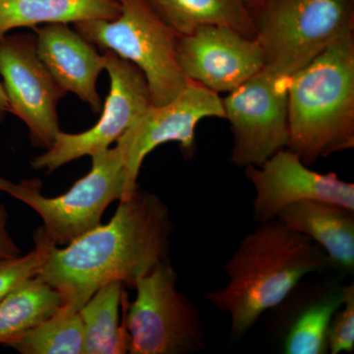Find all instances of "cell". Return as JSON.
I'll list each match as a JSON object with an SVG mask.
<instances>
[{"mask_svg":"<svg viewBox=\"0 0 354 354\" xmlns=\"http://www.w3.org/2000/svg\"><path fill=\"white\" fill-rule=\"evenodd\" d=\"M171 211L160 197L137 190L120 201L109 223L64 248L55 245L36 278L60 293L62 304L80 310L113 281L134 288L137 279L169 259Z\"/></svg>","mask_w":354,"mask_h":354,"instance_id":"cell-1","label":"cell"},{"mask_svg":"<svg viewBox=\"0 0 354 354\" xmlns=\"http://www.w3.org/2000/svg\"><path fill=\"white\" fill-rule=\"evenodd\" d=\"M330 267L329 258L315 242L274 218L259 223L241 239L223 266L227 283L205 297L218 311L228 314L230 337L239 339L307 276Z\"/></svg>","mask_w":354,"mask_h":354,"instance_id":"cell-2","label":"cell"},{"mask_svg":"<svg viewBox=\"0 0 354 354\" xmlns=\"http://www.w3.org/2000/svg\"><path fill=\"white\" fill-rule=\"evenodd\" d=\"M288 142L306 165L354 147V31L290 77Z\"/></svg>","mask_w":354,"mask_h":354,"instance_id":"cell-3","label":"cell"},{"mask_svg":"<svg viewBox=\"0 0 354 354\" xmlns=\"http://www.w3.org/2000/svg\"><path fill=\"white\" fill-rule=\"evenodd\" d=\"M113 20L74 24V29L97 48L111 50L141 70L153 106H162L181 94L190 80L176 58L178 34L147 0H120Z\"/></svg>","mask_w":354,"mask_h":354,"instance_id":"cell-4","label":"cell"},{"mask_svg":"<svg viewBox=\"0 0 354 354\" xmlns=\"http://www.w3.org/2000/svg\"><path fill=\"white\" fill-rule=\"evenodd\" d=\"M256 4L259 10L252 19L264 67L279 75H293L335 39L354 31L353 0H259Z\"/></svg>","mask_w":354,"mask_h":354,"instance_id":"cell-5","label":"cell"},{"mask_svg":"<svg viewBox=\"0 0 354 354\" xmlns=\"http://www.w3.org/2000/svg\"><path fill=\"white\" fill-rule=\"evenodd\" d=\"M91 158V171L59 196H44L43 183L36 178L16 183L0 176V191L38 213L41 227L55 245H67L99 227L109 204L120 200L124 190V158L120 144Z\"/></svg>","mask_w":354,"mask_h":354,"instance_id":"cell-6","label":"cell"},{"mask_svg":"<svg viewBox=\"0 0 354 354\" xmlns=\"http://www.w3.org/2000/svg\"><path fill=\"white\" fill-rule=\"evenodd\" d=\"M177 274L162 261L135 283L128 306L130 354H188L206 348L207 333L196 305L177 288Z\"/></svg>","mask_w":354,"mask_h":354,"instance_id":"cell-7","label":"cell"},{"mask_svg":"<svg viewBox=\"0 0 354 354\" xmlns=\"http://www.w3.org/2000/svg\"><path fill=\"white\" fill-rule=\"evenodd\" d=\"M288 81L264 67L221 99L232 133V164L259 167L286 148Z\"/></svg>","mask_w":354,"mask_h":354,"instance_id":"cell-8","label":"cell"},{"mask_svg":"<svg viewBox=\"0 0 354 354\" xmlns=\"http://www.w3.org/2000/svg\"><path fill=\"white\" fill-rule=\"evenodd\" d=\"M104 53L111 90L99 121L87 131L58 133L53 146L32 158V169L51 172L78 158L108 150L152 104L141 70L113 51Z\"/></svg>","mask_w":354,"mask_h":354,"instance_id":"cell-9","label":"cell"},{"mask_svg":"<svg viewBox=\"0 0 354 354\" xmlns=\"http://www.w3.org/2000/svg\"><path fill=\"white\" fill-rule=\"evenodd\" d=\"M207 118H225L223 100L218 93L194 81L190 80L171 102L162 106L151 104L116 141L124 158V190L120 201L129 199L138 190L142 164L157 147L177 142L184 157L192 158L196 150L197 124Z\"/></svg>","mask_w":354,"mask_h":354,"instance_id":"cell-10","label":"cell"},{"mask_svg":"<svg viewBox=\"0 0 354 354\" xmlns=\"http://www.w3.org/2000/svg\"><path fill=\"white\" fill-rule=\"evenodd\" d=\"M0 76L9 113L24 122L32 145L48 150L62 131L57 106L67 93L39 58L36 35L0 39Z\"/></svg>","mask_w":354,"mask_h":354,"instance_id":"cell-11","label":"cell"},{"mask_svg":"<svg viewBox=\"0 0 354 354\" xmlns=\"http://www.w3.org/2000/svg\"><path fill=\"white\" fill-rule=\"evenodd\" d=\"M255 189L253 218L257 223L274 220L286 207L302 201H322L354 209V184L335 172L312 171L299 156L283 148L259 165L245 167Z\"/></svg>","mask_w":354,"mask_h":354,"instance_id":"cell-12","label":"cell"},{"mask_svg":"<svg viewBox=\"0 0 354 354\" xmlns=\"http://www.w3.org/2000/svg\"><path fill=\"white\" fill-rule=\"evenodd\" d=\"M179 66L191 81L215 93H230L264 68L262 50L223 25H203L177 41Z\"/></svg>","mask_w":354,"mask_h":354,"instance_id":"cell-13","label":"cell"},{"mask_svg":"<svg viewBox=\"0 0 354 354\" xmlns=\"http://www.w3.org/2000/svg\"><path fill=\"white\" fill-rule=\"evenodd\" d=\"M41 62L65 92L73 93L93 113L101 111L97 79L106 70V57L70 24L55 23L34 28Z\"/></svg>","mask_w":354,"mask_h":354,"instance_id":"cell-14","label":"cell"},{"mask_svg":"<svg viewBox=\"0 0 354 354\" xmlns=\"http://www.w3.org/2000/svg\"><path fill=\"white\" fill-rule=\"evenodd\" d=\"M344 288L337 283L304 286L301 281L277 306L283 311L278 328L281 353H329L328 329L344 302Z\"/></svg>","mask_w":354,"mask_h":354,"instance_id":"cell-15","label":"cell"},{"mask_svg":"<svg viewBox=\"0 0 354 354\" xmlns=\"http://www.w3.org/2000/svg\"><path fill=\"white\" fill-rule=\"evenodd\" d=\"M279 221L308 236L342 274L354 272V209L322 201L290 205Z\"/></svg>","mask_w":354,"mask_h":354,"instance_id":"cell-16","label":"cell"},{"mask_svg":"<svg viewBox=\"0 0 354 354\" xmlns=\"http://www.w3.org/2000/svg\"><path fill=\"white\" fill-rule=\"evenodd\" d=\"M120 12V0H0V39L20 28L113 20Z\"/></svg>","mask_w":354,"mask_h":354,"instance_id":"cell-17","label":"cell"},{"mask_svg":"<svg viewBox=\"0 0 354 354\" xmlns=\"http://www.w3.org/2000/svg\"><path fill=\"white\" fill-rule=\"evenodd\" d=\"M121 281L102 286L79 310L84 329L83 353H129V301Z\"/></svg>","mask_w":354,"mask_h":354,"instance_id":"cell-18","label":"cell"},{"mask_svg":"<svg viewBox=\"0 0 354 354\" xmlns=\"http://www.w3.org/2000/svg\"><path fill=\"white\" fill-rule=\"evenodd\" d=\"M178 34H190L203 25H223L256 39L255 26L244 0H147Z\"/></svg>","mask_w":354,"mask_h":354,"instance_id":"cell-19","label":"cell"},{"mask_svg":"<svg viewBox=\"0 0 354 354\" xmlns=\"http://www.w3.org/2000/svg\"><path fill=\"white\" fill-rule=\"evenodd\" d=\"M60 293L36 277L0 301V344H7L43 322L62 306Z\"/></svg>","mask_w":354,"mask_h":354,"instance_id":"cell-20","label":"cell"},{"mask_svg":"<svg viewBox=\"0 0 354 354\" xmlns=\"http://www.w3.org/2000/svg\"><path fill=\"white\" fill-rule=\"evenodd\" d=\"M84 329L79 310L62 304L53 315L8 342L23 354L83 353Z\"/></svg>","mask_w":354,"mask_h":354,"instance_id":"cell-21","label":"cell"},{"mask_svg":"<svg viewBox=\"0 0 354 354\" xmlns=\"http://www.w3.org/2000/svg\"><path fill=\"white\" fill-rule=\"evenodd\" d=\"M55 245L44 228L39 227L35 232L34 247L29 253L0 260V301L21 283L37 276Z\"/></svg>","mask_w":354,"mask_h":354,"instance_id":"cell-22","label":"cell"},{"mask_svg":"<svg viewBox=\"0 0 354 354\" xmlns=\"http://www.w3.org/2000/svg\"><path fill=\"white\" fill-rule=\"evenodd\" d=\"M344 302L335 312L328 329L329 353H353L354 351V285L344 286Z\"/></svg>","mask_w":354,"mask_h":354,"instance_id":"cell-23","label":"cell"},{"mask_svg":"<svg viewBox=\"0 0 354 354\" xmlns=\"http://www.w3.org/2000/svg\"><path fill=\"white\" fill-rule=\"evenodd\" d=\"M7 221L8 212L3 204H0V260L12 259L21 255V249L7 230Z\"/></svg>","mask_w":354,"mask_h":354,"instance_id":"cell-24","label":"cell"},{"mask_svg":"<svg viewBox=\"0 0 354 354\" xmlns=\"http://www.w3.org/2000/svg\"><path fill=\"white\" fill-rule=\"evenodd\" d=\"M7 113H9L8 102H7L3 85H2V82L0 81V122L4 120Z\"/></svg>","mask_w":354,"mask_h":354,"instance_id":"cell-25","label":"cell"},{"mask_svg":"<svg viewBox=\"0 0 354 354\" xmlns=\"http://www.w3.org/2000/svg\"><path fill=\"white\" fill-rule=\"evenodd\" d=\"M258 1H259V0H244V2H245L247 6H248V8H250V6H255Z\"/></svg>","mask_w":354,"mask_h":354,"instance_id":"cell-26","label":"cell"}]
</instances>
